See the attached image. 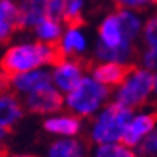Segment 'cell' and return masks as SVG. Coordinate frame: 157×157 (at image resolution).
<instances>
[{"mask_svg":"<svg viewBox=\"0 0 157 157\" xmlns=\"http://www.w3.org/2000/svg\"><path fill=\"white\" fill-rule=\"evenodd\" d=\"M47 16L58 19L63 23L64 16V0H48L47 2Z\"/></svg>","mask_w":157,"mask_h":157,"instance_id":"cell-23","label":"cell"},{"mask_svg":"<svg viewBox=\"0 0 157 157\" xmlns=\"http://www.w3.org/2000/svg\"><path fill=\"white\" fill-rule=\"evenodd\" d=\"M24 112V103H21L15 93L6 91L0 96V128L2 133H6L15 127Z\"/></svg>","mask_w":157,"mask_h":157,"instance_id":"cell-12","label":"cell"},{"mask_svg":"<svg viewBox=\"0 0 157 157\" xmlns=\"http://www.w3.org/2000/svg\"><path fill=\"white\" fill-rule=\"evenodd\" d=\"M91 157H141L136 149L128 147L124 143L116 144H99L95 146Z\"/></svg>","mask_w":157,"mask_h":157,"instance_id":"cell-18","label":"cell"},{"mask_svg":"<svg viewBox=\"0 0 157 157\" xmlns=\"http://www.w3.org/2000/svg\"><path fill=\"white\" fill-rule=\"evenodd\" d=\"M136 151L141 157H157V124L146 136V140L138 146Z\"/></svg>","mask_w":157,"mask_h":157,"instance_id":"cell-21","label":"cell"},{"mask_svg":"<svg viewBox=\"0 0 157 157\" xmlns=\"http://www.w3.org/2000/svg\"><path fill=\"white\" fill-rule=\"evenodd\" d=\"M11 157H34V155H31V154H15Z\"/></svg>","mask_w":157,"mask_h":157,"instance_id":"cell-25","label":"cell"},{"mask_svg":"<svg viewBox=\"0 0 157 157\" xmlns=\"http://www.w3.org/2000/svg\"><path fill=\"white\" fill-rule=\"evenodd\" d=\"M154 96V72L146 67H130L124 82L114 91V103L128 109L143 108Z\"/></svg>","mask_w":157,"mask_h":157,"instance_id":"cell-5","label":"cell"},{"mask_svg":"<svg viewBox=\"0 0 157 157\" xmlns=\"http://www.w3.org/2000/svg\"><path fill=\"white\" fill-rule=\"evenodd\" d=\"M32 31H34L35 39L47 45H58L64 32L61 21L48 18V16L42 19Z\"/></svg>","mask_w":157,"mask_h":157,"instance_id":"cell-17","label":"cell"},{"mask_svg":"<svg viewBox=\"0 0 157 157\" xmlns=\"http://www.w3.org/2000/svg\"><path fill=\"white\" fill-rule=\"evenodd\" d=\"M112 3L117 6L119 10H133L140 11L146 8L149 3H152L151 0H112Z\"/></svg>","mask_w":157,"mask_h":157,"instance_id":"cell-22","label":"cell"},{"mask_svg":"<svg viewBox=\"0 0 157 157\" xmlns=\"http://www.w3.org/2000/svg\"><path fill=\"white\" fill-rule=\"evenodd\" d=\"M5 82H6V87L11 90V93L21 95L24 98L53 85L52 71L47 67H40V69L29 71V72L5 77Z\"/></svg>","mask_w":157,"mask_h":157,"instance_id":"cell-6","label":"cell"},{"mask_svg":"<svg viewBox=\"0 0 157 157\" xmlns=\"http://www.w3.org/2000/svg\"><path fill=\"white\" fill-rule=\"evenodd\" d=\"M45 2H48V0H45Z\"/></svg>","mask_w":157,"mask_h":157,"instance_id":"cell-27","label":"cell"},{"mask_svg":"<svg viewBox=\"0 0 157 157\" xmlns=\"http://www.w3.org/2000/svg\"><path fill=\"white\" fill-rule=\"evenodd\" d=\"M44 130L56 138H75L82 130V120L72 112H58L44 120Z\"/></svg>","mask_w":157,"mask_h":157,"instance_id":"cell-11","label":"cell"},{"mask_svg":"<svg viewBox=\"0 0 157 157\" xmlns=\"http://www.w3.org/2000/svg\"><path fill=\"white\" fill-rule=\"evenodd\" d=\"M135 42L127 32L119 10L106 15L98 26L95 56L99 63H119L128 66L135 56Z\"/></svg>","mask_w":157,"mask_h":157,"instance_id":"cell-1","label":"cell"},{"mask_svg":"<svg viewBox=\"0 0 157 157\" xmlns=\"http://www.w3.org/2000/svg\"><path fill=\"white\" fill-rule=\"evenodd\" d=\"M151 2H152V3H157V0H151Z\"/></svg>","mask_w":157,"mask_h":157,"instance_id":"cell-26","label":"cell"},{"mask_svg":"<svg viewBox=\"0 0 157 157\" xmlns=\"http://www.w3.org/2000/svg\"><path fill=\"white\" fill-rule=\"evenodd\" d=\"M111 88L99 83L91 75H85L82 82L67 95H64V106L77 117H93L108 106Z\"/></svg>","mask_w":157,"mask_h":157,"instance_id":"cell-4","label":"cell"},{"mask_svg":"<svg viewBox=\"0 0 157 157\" xmlns=\"http://www.w3.org/2000/svg\"><path fill=\"white\" fill-rule=\"evenodd\" d=\"M83 10H85V0H64L63 23L80 24Z\"/></svg>","mask_w":157,"mask_h":157,"instance_id":"cell-20","label":"cell"},{"mask_svg":"<svg viewBox=\"0 0 157 157\" xmlns=\"http://www.w3.org/2000/svg\"><path fill=\"white\" fill-rule=\"evenodd\" d=\"M157 124V114L154 111H135L132 120L127 125L122 143L128 147L138 149Z\"/></svg>","mask_w":157,"mask_h":157,"instance_id":"cell-9","label":"cell"},{"mask_svg":"<svg viewBox=\"0 0 157 157\" xmlns=\"http://www.w3.org/2000/svg\"><path fill=\"white\" fill-rule=\"evenodd\" d=\"M21 27L34 29L44 18H47V2L45 0H21Z\"/></svg>","mask_w":157,"mask_h":157,"instance_id":"cell-16","label":"cell"},{"mask_svg":"<svg viewBox=\"0 0 157 157\" xmlns=\"http://www.w3.org/2000/svg\"><path fill=\"white\" fill-rule=\"evenodd\" d=\"M135 111L120 106L117 103H109L99 111L90 125L88 136L95 146L99 144H116L122 143L124 133L128 122L132 120Z\"/></svg>","mask_w":157,"mask_h":157,"instance_id":"cell-3","label":"cell"},{"mask_svg":"<svg viewBox=\"0 0 157 157\" xmlns=\"http://www.w3.org/2000/svg\"><path fill=\"white\" fill-rule=\"evenodd\" d=\"M56 47L63 58H78L88 50V37L80 24H69Z\"/></svg>","mask_w":157,"mask_h":157,"instance_id":"cell-10","label":"cell"},{"mask_svg":"<svg viewBox=\"0 0 157 157\" xmlns=\"http://www.w3.org/2000/svg\"><path fill=\"white\" fill-rule=\"evenodd\" d=\"M61 53L56 45H47L42 42H16L5 50L2 56V71L5 77L29 72L56 63Z\"/></svg>","mask_w":157,"mask_h":157,"instance_id":"cell-2","label":"cell"},{"mask_svg":"<svg viewBox=\"0 0 157 157\" xmlns=\"http://www.w3.org/2000/svg\"><path fill=\"white\" fill-rule=\"evenodd\" d=\"M52 82L63 95L74 90L85 77L82 63L77 58H61L52 66Z\"/></svg>","mask_w":157,"mask_h":157,"instance_id":"cell-7","label":"cell"},{"mask_svg":"<svg viewBox=\"0 0 157 157\" xmlns=\"http://www.w3.org/2000/svg\"><path fill=\"white\" fill-rule=\"evenodd\" d=\"M154 98L157 99V71L154 72Z\"/></svg>","mask_w":157,"mask_h":157,"instance_id":"cell-24","label":"cell"},{"mask_svg":"<svg viewBox=\"0 0 157 157\" xmlns=\"http://www.w3.org/2000/svg\"><path fill=\"white\" fill-rule=\"evenodd\" d=\"M64 106V95L55 87H50L37 91L34 95L24 98V108L32 114H42V116H53L61 111Z\"/></svg>","mask_w":157,"mask_h":157,"instance_id":"cell-8","label":"cell"},{"mask_svg":"<svg viewBox=\"0 0 157 157\" xmlns=\"http://www.w3.org/2000/svg\"><path fill=\"white\" fill-rule=\"evenodd\" d=\"M141 37L146 52L154 53L157 56V15H152L151 18L146 19Z\"/></svg>","mask_w":157,"mask_h":157,"instance_id":"cell-19","label":"cell"},{"mask_svg":"<svg viewBox=\"0 0 157 157\" xmlns=\"http://www.w3.org/2000/svg\"><path fill=\"white\" fill-rule=\"evenodd\" d=\"M21 27V10L13 0H0V39L8 40Z\"/></svg>","mask_w":157,"mask_h":157,"instance_id":"cell-14","label":"cell"},{"mask_svg":"<svg viewBox=\"0 0 157 157\" xmlns=\"http://www.w3.org/2000/svg\"><path fill=\"white\" fill-rule=\"evenodd\" d=\"M45 157H87V146L77 138H56L48 144Z\"/></svg>","mask_w":157,"mask_h":157,"instance_id":"cell-15","label":"cell"},{"mask_svg":"<svg viewBox=\"0 0 157 157\" xmlns=\"http://www.w3.org/2000/svg\"><path fill=\"white\" fill-rule=\"evenodd\" d=\"M130 67L125 64L119 63H98L96 66L91 69V77L96 78L99 83L106 85L108 88L111 87H119L127 77Z\"/></svg>","mask_w":157,"mask_h":157,"instance_id":"cell-13","label":"cell"}]
</instances>
